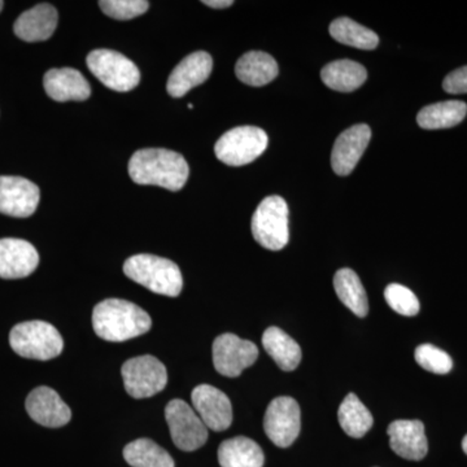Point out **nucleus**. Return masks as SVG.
<instances>
[{
  "mask_svg": "<svg viewBox=\"0 0 467 467\" xmlns=\"http://www.w3.org/2000/svg\"><path fill=\"white\" fill-rule=\"evenodd\" d=\"M129 174L138 184L180 192L189 180L190 168L181 153L164 149L140 150L129 161Z\"/></svg>",
  "mask_w": 467,
  "mask_h": 467,
  "instance_id": "nucleus-1",
  "label": "nucleus"
},
{
  "mask_svg": "<svg viewBox=\"0 0 467 467\" xmlns=\"http://www.w3.org/2000/svg\"><path fill=\"white\" fill-rule=\"evenodd\" d=\"M152 319L149 313L122 299L101 301L92 312L95 334L107 342L119 343L149 333Z\"/></svg>",
  "mask_w": 467,
  "mask_h": 467,
  "instance_id": "nucleus-2",
  "label": "nucleus"
},
{
  "mask_svg": "<svg viewBox=\"0 0 467 467\" xmlns=\"http://www.w3.org/2000/svg\"><path fill=\"white\" fill-rule=\"evenodd\" d=\"M124 273L131 281L164 296L177 297L183 288L180 267L164 257L135 254L125 261Z\"/></svg>",
  "mask_w": 467,
  "mask_h": 467,
  "instance_id": "nucleus-3",
  "label": "nucleus"
},
{
  "mask_svg": "<svg viewBox=\"0 0 467 467\" xmlns=\"http://www.w3.org/2000/svg\"><path fill=\"white\" fill-rule=\"evenodd\" d=\"M9 344L21 358L39 361L57 358L64 348L60 333L45 321H27L15 326L9 334Z\"/></svg>",
  "mask_w": 467,
  "mask_h": 467,
  "instance_id": "nucleus-4",
  "label": "nucleus"
},
{
  "mask_svg": "<svg viewBox=\"0 0 467 467\" xmlns=\"http://www.w3.org/2000/svg\"><path fill=\"white\" fill-rule=\"evenodd\" d=\"M254 241L270 251L284 250L290 239L288 205L281 196H267L260 202L251 223Z\"/></svg>",
  "mask_w": 467,
  "mask_h": 467,
  "instance_id": "nucleus-5",
  "label": "nucleus"
},
{
  "mask_svg": "<svg viewBox=\"0 0 467 467\" xmlns=\"http://www.w3.org/2000/svg\"><path fill=\"white\" fill-rule=\"evenodd\" d=\"M267 143L269 138L263 129L241 126L227 131L217 140L214 153L223 164L243 167L260 158Z\"/></svg>",
  "mask_w": 467,
  "mask_h": 467,
  "instance_id": "nucleus-6",
  "label": "nucleus"
},
{
  "mask_svg": "<svg viewBox=\"0 0 467 467\" xmlns=\"http://www.w3.org/2000/svg\"><path fill=\"white\" fill-rule=\"evenodd\" d=\"M92 75L113 91L133 90L140 82V72L133 61L113 50H95L86 58Z\"/></svg>",
  "mask_w": 467,
  "mask_h": 467,
  "instance_id": "nucleus-7",
  "label": "nucleus"
},
{
  "mask_svg": "<svg viewBox=\"0 0 467 467\" xmlns=\"http://www.w3.org/2000/svg\"><path fill=\"white\" fill-rule=\"evenodd\" d=\"M126 392L134 399H149L168 384L167 368L153 356L128 359L121 368Z\"/></svg>",
  "mask_w": 467,
  "mask_h": 467,
  "instance_id": "nucleus-8",
  "label": "nucleus"
},
{
  "mask_svg": "<svg viewBox=\"0 0 467 467\" xmlns=\"http://www.w3.org/2000/svg\"><path fill=\"white\" fill-rule=\"evenodd\" d=\"M171 441L181 451H193L208 441V429L186 401L175 399L165 408Z\"/></svg>",
  "mask_w": 467,
  "mask_h": 467,
  "instance_id": "nucleus-9",
  "label": "nucleus"
},
{
  "mask_svg": "<svg viewBox=\"0 0 467 467\" xmlns=\"http://www.w3.org/2000/svg\"><path fill=\"white\" fill-rule=\"evenodd\" d=\"M301 429V411L295 399L281 396L270 402L264 418V430L276 447L294 444Z\"/></svg>",
  "mask_w": 467,
  "mask_h": 467,
  "instance_id": "nucleus-10",
  "label": "nucleus"
},
{
  "mask_svg": "<svg viewBox=\"0 0 467 467\" xmlns=\"http://www.w3.org/2000/svg\"><path fill=\"white\" fill-rule=\"evenodd\" d=\"M259 358V348L250 340L234 334H223L213 343V364L221 376L236 378Z\"/></svg>",
  "mask_w": 467,
  "mask_h": 467,
  "instance_id": "nucleus-11",
  "label": "nucleus"
},
{
  "mask_svg": "<svg viewBox=\"0 0 467 467\" xmlns=\"http://www.w3.org/2000/svg\"><path fill=\"white\" fill-rule=\"evenodd\" d=\"M41 192L38 186L23 177L0 175V213L30 217L38 208Z\"/></svg>",
  "mask_w": 467,
  "mask_h": 467,
  "instance_id": "nucleus-12",
  "label": "nucleus"
},
{
  "mask_svg": "<svg viewBox=\"0 0 467 467\" xmlns=\"http://www.w3.org/2000/svg\"><path fill=\"white\" fill-rule=\"evenodd\" d=\"M193 410L212 431L223 432L232 426L233 407L230 399L216 387L201 384L192 393Z\"/></svg>",
  "mask_w": 467,
  "mask_h": 467,
  "instance_id": "nucleus-13",
  "label": "nucleus"
},
{
  "mask_svg": "<svg viewBox=\"0 0 467 467\" xmlns=\"http://www.w3.org/2000/svg\"><path fill=\"white\" fill-rule=\"evenodd\" d=\"M26 407L34 422L50 429L66 426L72 418L69 407L48 387L33 389L27 396Z\"/></svg>",
  "mask_w": 467,
  "mask_h": 467,
  "instance_id": "nucleus-14",
  "label": "nucleus"
},
{
  "mask_svg": "<svg viewBox=\"0 0 467 467\" xmlns=\"http://www.w3.org/2000/svg\"><path fill=\"white\" fill-rule=\"evenodd\" d=\"M371 130L359 124L347 129L337 137L331 152V167L337 175H348L358 164L370 142Z\"/></svg>",
  "mask_w": 467,
  "mask_h": 467,
  "instance_id": "nucleus-15",
  "label": "nucleus"
},
{
  "mask_svg": "<svg viewBox=\"0 0 467 467\" xmlns=\"http://www.w3.org/2000/svg\"><path fill=\"white\" fill-rule=\"evenodd\" d=\"M213 67L211 55L205 51L193 52L174 67L169 76L167 90L173 98H182L192 88L204 84Z\"/></svg>",
  "mask_w": 467,
  "mask_h": 467,
  "instance_id": "nucleus-16",
  "label": "nucleus"
},
{
  "mask_svg": "<svg viewBox=\"0 0 467 467\" xmlns=\"http://www.w3.org/2000/svg\"><path fill=\"white\" fill-rule=\"evenodd\" d=\"M39 264V254L23 239H0V278L20 279L32 275Z\"/></svg>",
  "mask_w": 467,
  "mask_h": 467,
  "instance_id": "nucleus-17",
  "label": "nucleus"
},
{
  "mask_svg": "<svg viewBox=\"0 0 467 467\" xmlns=\"http://www.w3.org/2000/svg\"><path fill=\"white\" fill-rule=\"evenodd\" d=\"M389 447L398 456L409 461L425 459L429 451L425 425L418 420H399L387 429Z\"/></svg>",
  "mask_w": 467,
  "mask_h": 467,
  "instance_id": "nucleus-18",
  "label": "nucleus"
},
{
  "mask_svg": "<svg viewBox=\"0 0 467 467\" xmlns=\"http://www.w3.org/2000/svg\"><path fill=\"white\" fill-rule=\"evenodd\" d=\"M43 86L51 99L57 101H84L91 95L90 84L81 72L73 67L48 70Z\"/></svg>",
  "mask_w": 467,
  "mask_h": 467,
  "instance_id": "nucleus-19",
  "label": "nucleus"
},
{
  "mask_svg": "<svg viewBox=\"0 0 467 467\" xmlns=\"http://www.w3.org/2000/svg\"><path fill=\"white\" fill-rule=\"evenodd\" d=\"M58 15L54 5L43 3L27 9L15 23L18 38L26 42H42L51 38L57 30Z\"/></svg>",
  "mask_w": 467,
  "mask_h": 467,
  "instance_id": "nucleus-20",
  "label": "nucleus"
},
{
  "mask_svg": "<svg viewBox=\"0 0 467 467\" xmlns=\"http://www.w3.org/2000/svg\"><path fill=\"white\" fill-rule=\"evenodd\" d=\"M278 64L273 57L263 51H250L239 58L235 75L243 84L261 88L275 81L278 76Z\"/></svg>",
  "mask_w": 467,
  "mask_h": 467,
  "instance_id": "nucleus-21",
  "label": "nucleus"
},
{
  "mask_svg": "<svg viewBox=\"0 0 467 467\" xmlns=\"http://www.w3.org/2000/svg\"><path fill=\"white\" fill-rule=\"evenodd\" d=\"M218 462L221 467H263L265 456L256 441L236 436L220 445Z\"/></svg>",
  "mask_w": 467,
  "mask_h": 467,
  "instance_id": "nucleus-22",
  "label": "nucleus"
},
{
  "mask_svg": "<svg viewBox=\"0 0 467 467\" xmlns=\"http://www.w3.org/2000/svg\"><path fill=\"white\" fill-rule=\"evenodd\" d=\"M263 346L282 370L292 371L299 367L303 358L300 346L281 328L275 326L266 328L263 335Z\"/></svg>",
  "mask_w": 467,
  "mask_h": 467,
  "instance_id": "nucleus-23",
  "label": "nucleus"
},
{
  "mask_svg": "<svg viewBox=\"0 0 467 467\" xmlns=\"http://www.w3.org/2000/svg\"><path fill=\"white\" fill-rule=\"evenodd\" d=\"M322 82L331 90L350 92L358 90L368 78L367 69L352 60H337L321 70Z\"/></svg>",
  "mask_w": 467,
  "mask_h": 467,
  "instance_id": "nucleus-24",
  "label": "nucleus"
},
{
  "mask_svg": "<svg viewBox=\"0 0 467 467\" xmlns=\"http://www.w3.org/2000/svg\"><path fill=\"white\" fill-rule=\"evenodd\" d=\"M467 115L466 103L460 100L441 101L431 104L418 113V125L426 130L453 128L461 124Z\"/></svg>",
  "mask_w": 467,
  "mask_h": 467,
  "instance_id": "nucleus-25",
  "label": "nucleus"
},
{
  "mask_svg": "<svg viewBox=\"0 0 467 467\" xmlns=\"http://www.w3.org/2000/svg\"><path fill=\"white\" fill-rule=\"evenodd\" d=\"M334 287L344 306L359 318L367 317L368 301L367 291L352 269L337 270L334 276Z\"/></svg>",
  "mask_w": 467,
  "mask_h": 467,
  "instance_id": "nucleus-26",
  "label": "nucleus"
},
{
  "mask_svg": "<svg viewBox=\"0 0 467 467\" xmlns=\"http://www.w3.org/2000/svg\"><path fill=\"white\" fill-rule=\"evenodd\" d=\"M340 427L350 438L359 439L370 431L374 425V418L368 409L362 404L355 393H348L340 404L339 411Z\"/></svg>",
  "mask_w": 467,
  "mask_h": 467,
  "instance_id": "nucleus-27",
  "label": "nucleus"
},
{
  "mask_svg": "<svg viewBox=\"0 0 467 467\" xmlns=\"http://www.w3.org/2000/svg\"><path fill=\"white\" fill-rule=\"evenodd\" d=\"M124 459L133 467H174V460L167 451L150 439H138L126 445Z\"/></svg>",
  "mask_w": 467,
  "mask_h": 467,
  "instance_id": "nucleus-28",
  "label": "nucleus"
},
{
  "mask_svg": "<svg viewBox=\"0 0 467 467\" xmlns=\"http://www.w3.org/2000/svg\"><path fill=\"white\" fill-rule=\"evenodd\" d=\"M330 34L335 41L359 50H374L379 43V38L373 30L359 26L348 17H339L333 21Z\"/></svg>",
  "mask_w": 467,
  "mask_h": 467,
  "instance_id": "nucleus-29",
  "label": "nucleus"
},
{
  "mask_svg": "<svg viewBox=\"0 0 467 467\" xmlns=\"http://www.w3.org/2000/svg\"><path fill=\"white\" fill-rule=\"evenodd\" d=\"M384 299L389 308L395 310L399 315L405 317H414L420 313V301H418L413 291L409 290L405 285L392 284L387 285L384 290Z\"/></svg>",
  "mask_w": 467,
  "mask_h": 467,
  "instance_id": "nucleus-30",
  "label": "nucleus"
},
{
  "mask_svg": "<svg viewBox=\"0 0 467 467\" xmlns=\"http://www.w3.org/2000/svg\"><path fill=\"white\" fill-rule=\"evenodd\" d=\"M417 364L430 373L448 374L453 368L451 356L432 344H422L414 352Z\"/></svg>",
  "mask_w": 467,
  "mask_h": 467,
  "instance_id": "nucleus-31",
  "label": "nucleus"
},
{
  "mask_svg": "<svg viewBox=\"0 0 467 467\" xmlns=\"http://www.w3.org/2000/svg\"><path fill=\"white\" fill-rule=\"evenodd\" d=\"M99 7L107 16L126 21L146 14L150 3L146 0H101Z\"/></svg>",
  "mask_w": 467,
  "mask_h": 467,
  "instance_id": "nucleus-32",
  "label": "nucleus"
},
{
  "mask_svg": "<svg viewBox=\"0 0 467 467\" xmlns=\"http://www.w3.org/2000/svg\"><path fill=\"white\" fill-rule=\"evenodd\" d=\"M442 88L448 94H467V67H459L445 77Z\"/></svg>",
  "mask_w": 467,
  "mask_h": 467,
  "instance_id": "nucleus-33",
  "label": "nucleus"
},
{
  "mask_svg": "<svg viewBox=\"0 0 467 467\" xmlns=\"http://www.w3.org/2000/svg\"><path fill=\"white\" fill-rule=\"evenodd\" d=\"M202 5H208L211 8L223 9L232 7L234 2L233 0H204Z\"/></svg>",
  "mask_w": 467,
  "mask_h": 467,
  "instance_id": "nucleus-34",
  "label": "nucleus"
},
{
  "mask_svg": "<svg viewBox=\"0 0 467 467\" xmlns=\"http://www.w3.org/2000/svg\"><path fill=\"white\" fill-rule=\"evenodd\" d=\"M462 450L467 454V435L465 436V438H463L462 441Z\"/></svg>",
  "mask_w": 467,
  "mask_h": 467,
  "instance_id": "nucleus-35",
  "label": "nucleus"
},
{
  "mask_svg": "<svg viewBox=\"0 0 467 467\" xmlns=\"http://www.w3.org/2000/svg\"><path fill=\"white\" fill-rule=\"evenodd\" d=\"M3 5H5V3H3L2 0H0V12H2Z\"/></svg>",
  "mask_w": 467,
  "mask_h": 467,
  "instance_id": "nucleus-36",
  "label": "nucleus"
}]
</instances>
